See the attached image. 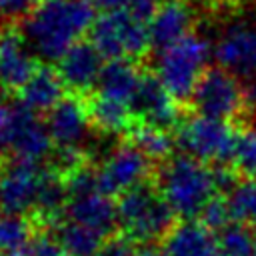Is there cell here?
<instances>
[{
    "instance_id": "cell-30",
    "label": "cell",
    "mask_w": 256,
    "mask_h": 256,
    "mask_svg": "<svg viewBox=\"0 0 256 256\" xmlns=\"http://www.w3.org/2000/svg\"><path fill=\"white\" fill-rule=\"evenodd\" d=\"M200 218H202V224H204L206 228H210V230H220V232H222L226 226H230L228 222L232 220L228 202L222 200V198L210 200V204L202 210Z\"/></svg>"
},
{
    "instance_id": "cell-8",
    "label": "cell",
    "mask_w": 256,
    "mask_h": 256,
    "mask_svg": "<svg viewBox=\"0 0 256 256\" xmlns=\"http://www.w3.org/2000/svg\"><path fill=\"white\" fill-rule=\"evenodd\" d=\"M246 102L244 88L236 80L234 74H230L224 68H208L194 94H192V106L198 112V116L224 120L238 116L242 106Z\"/></svg>"
},
{
    "instance_id": "cell-13",
    "label": "cell",
    "mask_w": 256,
    "mask_h": 256,
    "mask_svg": "<svg viewBox=\"0 0 256 256\" xmlns=\"http://www.w3.org/2000/svg\"><path fill=\"white\" fill-rule=\"evenodd\" d=\"M90 124L92 120L88 104H84L76 96H66L48 112L46 118V128L52 136V142L58 148L70 150H80V146L88 138Z\"/></svg>"
},
{
    "instance_id": "cell-25",
    "label": "cell",
    "mask_w": 256,
    "mask_h": 256,
    "mask_svg": "<svg viewBox=\"0 0 256 256\" xmlns=\"http://www.w3.org/2000/svg\"><path fill=\"white\" fill-rule=\"evenodd\" d=\"M128 132H130V144H134L148 158L162 160L174 148V140L168 134V130H160V128H154L148 124L134 122Z\"/></svg>"
},
{
    "instance_id": "cell-20",
    "label": "cell",
    "mask_w": 256,
    "mask_h": 256,
    "mask_svg": "<svg viewBox=\"0 0 256 256\" xmlns=\"http://www.w3.org/2000/svg\"><path fill=\"white\" fill-rule=\"evenodd\" d=\"M140 78L142 74L130 60H108L96 84V94L128 104L132 108V100L136 96Z\"/></svg>"
},
{
    "instance_id": "cell-7",
    "label": "cell",
    "mask_w": 256,
    "mask_h": 256,
    "mask_svg": "<svg viewBox=\"0 0 256 256\" xmlns=\"http://www.w3.org/2000/svg\"><path fill=\"white\" fill-rule=\"evenodd\" d=\"M238 132L224 120H214L206 116H194L186 120L178 130V146L186 156L200 162H232Z\"/></svg>"
},
{
    "instance_id": "cell-10",
    "label": "cell",
    "mask_w": 256,
    "mask_h": 256,
    "mask_svg": "<svg viewBox=\"0 0 256 256\" xmlns=\"http://www.w3.org/2000/svg\"><path fill=\"white\" fill-rule=\"evenodd\" d=\"M150 168V158L144 152H140L134 144H122L114 148L96 170L98 190L106 196H122L142 186Z\"/></svg>"
},
{
    "instance_id": "cell-29",
    "label": "cell",
    "mask_w": 256,
    "mask_h": 256,
    "mask_svg": "<svg viewBox=\"0 0 256 256\" xmlns=\"http://www.w3.org/2000/svg\"><path fill=\"white\" fill-rule=\"evenodd\" d=\"M64 182H66V190H68V196L70 198L84 196V194H90V192H96L98 190L96 172L90 170V168H86V166H80L78 170H74L68 176H64Z\"/></svg>"
},
{
    "instance_id": "cell-11",
    "label": "cell",
    "mask_w": 256,
    "mask_h": 256,
    "mask_svg": "<svg viewBox=\"0 0 256 256\" xmlns=\"http://www.w3.org/2000/svg\"><path fill=\"white\" fill-rule=\"evenodd\" d=\"M46 170L38 162L12 160L0 172V208L4 214L24 216L36 208Z\"/></svg>"
},
{
    "instance_id": "cell-34",
    "label": "cell",
    "mask_w": 256,
    "mask_h": 256,
    "mask_svg": "<svg viewBox=\"0 0 256 256\" xmlns=\"http://www.w3.org/2000/svg\"><path fill=\"white\" fill-rule=\"evenodd\" d=\"M158 8H160V0H130V4H128L126 10L136 20H140L144 24H150V20L158 12Z\"/></svg>"
},
{
    "instance_id": "cell-17",
    "label": "cell",
    "mask_w": 256,
    "mask_h": 256,
    "mask_svg": "<svg viewBox=\"0 0 256 256\" xmlns=\"http://www.w3.org/2000/svg\"><path fill=\"white\" fill-rule=\"evenodd\" d=\"M66 220L96 230L102 236H108L118 222V212L110 196L96 190L84 196L70 198L66 206Z\"/></svg>"
},
{
    "instance_id": "cell-6",
    "label": "cell",
    "mask_w": 256,
    "mask_h": 256,
    "mask_svg": "<svg viewBox=\"0 0 256 256\" xmlns=\"http://www.w3.org/2000/svg\"><path fill=\"white\" fill-rule=\"evenodd\" d=\"M52 136L26 106L2 104L0 106V148H8L16 160L38 162L52 150Z\"/></svg>"
},
{
    "instance_id": "cell-36",
    "label": "cell",
    "mask_w": 256,
    "mask_h": 256,
    "mask_svg": "<svg viewBox=\"0 0 256 256\" xmlns=\"http://www.w3.org/2000/svg\"><path fill=\"white\" fill-rule=\"evenodd\" d=\"M136 256H166L164 250H156V248H144L140 252H136Z\"/></svg>"
},
{
    "instance_id": "cell-33",
    "label": "cell",
    "mask_w": 256,
    "mask_h": 256,
    "mask_svg": "<svg viewBox=\"0 0 256 256\" xmlns=\"http://www.w3.org/2000/svg\"><path fill=\"white\" fill-rule=\"evenodd\" d=\"M94 256H136V252H134L132 240L124 236V238H110V240H106Z\"/></svg>"
},
{
    "instance_id": "cell-23",
    "label": "cell",
    "mask_w": 256,
    "mask_h": 256,
    "mask_svg": "<svg viewBox=\"0 0 256 256\" xmlns=\"http://www.w3.org/2000/svg\"><path fill=\"white\" fill-rule=\"evenodd\" d=\"M66 198H68V190H66L64 178L56 170L54 172L46 170L34 212L38 214V218L42 222H46V224L54 222L62 216V212H66V206H68Z\"/></svg>"
},
{
    "instance_id": "cell-26",
    "label": "cell",
    "mask_w": 256,
    "mask_h": 256,
    "mask_svg": "<svg viewBox=\"0 0 256 256\" xmlns=\"http://www.w3.org/2000/svg\"><path fill=\"white\" fill-rule=\"evenodd\" d=\"M230 216L236 224L256 226V180L246 178L234 186L226 198Z\"/></svg>"
},
{
    "instance_id": "cell-19",
    "label": "cell",
    "mask_w": 256,
    "mask_h": 256,
    "mask_svg": "<svg viewBox=\"0 0 256 256\" xmlns=\"http://www.w3.org/2000/svg\"><path fill=\"white\" fill-rule=\"evenodd\" d=\"M64 82L58 74V70L50 66H40L32 78L24 84L20 90V104L32 110L34 114L50 112L58 102H62L64 96Z\"/></svg>"
},
{
    "instance_id": "cell-9",
    "label": "cell",
    "mask_w": 256,
    "mask_h": 256,
    "mask_svg": "<svg viewBox=\"0 0 256 256\" xmlns=\"http://www.w3.org/2000/svg\"><path fill=\"white\" fill-rule=\"evenodd\" d=\"M212 54L220 68L236 78H256V14L230 22L218 36Z\"/></svg>"
},
{
    "instance_id": "cell-40",
    "label": "cell",
    "mask_w": 256,
    "mask_h": 256,
    "mask_svg": "<svg viewBox=\"0 0 256 256\" xmlns=\"http://www.w3.org/2000/svg\"><path fill=\"white\" fill-rule=\"evenodd\" d=\"M216 256H218V254H216ZM220 256H224V254H220Z\"/></svg>"
},
{
    "instance_id": "cell-2",
    "label": "cell",
    "mask_w": 256,
    "mask_h": 256,
    "mask_svg": "<svg viewBox=\"0 0 256 256\" xmlns=\"http://www.w3.org/2000/svg\"><path fill=\"white\" fill-rule=\"evenodd\" d=\"M156 188L174 216L186 220L200 216L210 200H214V192L218 190L214 170L186 154L164 162Z\"/></svg>"
},
{
    "instance_id": "cell-24",
    "label": "cell",
    "mask_w": 256,
    "mask_h": 256,
    "mask_svg": "<svg viewBox=\"0 0 256 256\" xmlns=\"http://www.w3.org/2000/svg\"><path fill=\"white\" fill-rule=\"evenodd\" d=\"M32 240V226L24 216H0V256H28Z\"/></svg>"
},
{
    "instance_id": "cell-22",
    "label": "cell",
    "mask_w": 256,
    "mask_h": 256,
    "mask_svg": "<svg viewBox=\"0 0 256 256\" xmlns=\"http://www.w3.org/2000/svg\"><path fill=\"white\" fill-rule=\"evenodd\" d=\"M104 238L106 236H102L100 232L70 220L62 222L56 228V240L66 256H94L100 250V246L106 242Z\"/></svg>"
},
{
    "instance_id": "cell-37",
    "label": "cell",
    "mask_w": 256,
    "mask_h": 256,
    "mask_svg": "<svg viewBox=\"0 0 256 256\" xmlns=\"http://www.w3.org/2000/svg\"><path fill=\"white\" fill-rule=\"evenodd\" d=\"M196 2H200L202 6H210V8H218V6H224V4H228L230 0H196Z\"/></svg>"
},
{
    "instance_id": "cell-18",
    "label": "cell",
    "mask_w": 256,
    "mask_h": 256,
    "mask_svg": "<svg viewBox=\"0 0 256 256\" xmlns=\"http://www.w3.org/2000/svg\"><path fill=\"white\" fill-rule=\"evenodd\" d=\"M216 238L202 222L184 220L164 238L166 256H216Z\"/></svg>"
},
{
    "instance_id": "cell-21",
    "label": "cell",
    "mask_w": 256,
    "mask_h": 256,
    "mask_svg": "<svg viewBox=\"0 0 256 256\" xmlns=\"http://www.w3.org/2000/svg\"><path fill=\"white\" fill-rule=\"evenodd\" d=\"M88 112H90V120L92 124L108 134H116L122 130H130L132 122V108L128 104L104 98L94 94V98L88 102Z\"/></svg>"
},
{
    "instance_id": "cell-12",
    "label": "cell",
    "mask_w": 256,
    "mask_h": 256,
    "mask_svg": "<svg viewBox=\"0 0 256 256\" xmlns=\"http://www.w3.org/2000/svg\"><path fill=\"white\" fill-rule=\"evenodd\" d=\"M132 116L140 124L168 130L178 122V104L154 74H142L132 100Z\"/></svg>"
},
{
    "instance_id": "cell-38",
    "label": "cell",
    "mask_w": 256,
    "mask_h": 256,
    "mask_svg": "<svg viewBox=\"0 0 256 256\" xmlns=\"http://www.w3.org/2000/svg\"><path fill=\"white\" fill-rule=\"evenodd\" d=\"M4 104V86L0 84V106Z\"/></svg>"
},
{
    "instance_id": "cell-39",
    "label": "cell",
    "mask_w": 256,
    "mask_h": 256,
    "mask_svg": "<svg viewBox=\"0 0 256 256\" xmlns=\"http://www.w3.org/2000/svg\"><path fill=\"white\" fill-rule=\"evenodd\" d=\"M250 256H256V248H254V252H252V254H250Z\"/></svg>"
},
{
    "instance_id": "cell-28",
    "label": "cell",
    "mask_w": 256,
    "mask_h": 256,
    "mask_svg": "<svg viewBox=\"0 0 256 256\" xmlns=\"http://www.w3.org/2000/svg\"><path fill=\"white\" fill-rule=\"evenodd\" d=\"M232 162H234L236 170H240L244 176L256 180V130L238 132Z\"/></svg>"
},
{
    "instance_id": "cell-4",
    "label": "cell",
    "mask_w": 256,
    "mask_h": 256,
    "mask_svg": "<svg viewBox=\"0 0 256 256\" xmlns=\"http://www.w3.org/2000/svg\"><path fill=\"white\" fill-rule=\"evenodd\" d=\"M208 56L210 44L202 36L190 34L158 54L156 78L176 102L192 100L202 74L208 70Z\"/></svg>"
},
{
    "instance_id": "cell-14",
    "label": "cell",
    "mask_w": 256,
    "mask_h": 256,
    "mask_svg": "<svg viewBox=\"0 0 256 256\" xmlns=\"http://www.w3.org/2000/svg\"><path fill=\"white\" fill-rule=\"evenodd\" d=\"M36 70V54L28 46L22 30H0V84L4 90L20 92Z\"/></svg>"
},
{
    "instance_id": "cell-5",
    "label": "cell",
    "mask_w": 256,
    "mask_h": 256,
    "mask_svg": "<svg viewBox=\"0 0 256 256\" xmlns=\"http://www.w3.org/2000/svg\"><path fill=\"white\" fill-rule=\"evenodd\" d=\"M90 44L108 60H132L148 52V24L136 20L128 10L102 12L90 28Z\"/></svg>"
},
{
    "instance_id": "cell-15",
    "label": "cell",
    "mask_w": 256,
    "mask_h": 256,
    "mask_svg": "<svg viewBox=\"0 0 256 256\" xmlns=\"http://www.w3.org/2000/svg\"><path fill=\"white\" fill-rule=\"evenodd\" d=\"M102 54L90 42H78L58 62V74L66 88L76 94L92 90L102 74Z\"/></svg>"
},
{
    "instance_id": "cell-31",
    "label": "cell",
    "mask_w": 256,
    "mask_h": 256,
    "mask_svg": "<svg viewBox=\"0 0 256 256\" xmlns=\"http://www.w3.org/2000/svg\"><path fill=\"white\" fill-rule=\"evenodd\" d=\"M40 0H0V18L4 20H16V18H26Z\"/></svg>"
},
{
    "instance_id": "cell-27",
    "label": "cell",
    "mask_w": 256,
    "mask_h": 256,
    "mask_svg": "<svg viewBox=\"0 0 256 256\" xmlns=\"http://www.w3.org/2000/svg\"><path fill=\"white\" fill-rule=\"evenodd\" d=\"M218 248L224 256H250L256 248V240L248 226L230 224L220 232Z\"/></svg>"
},
{
    "instance_id": "cell-3",
    "label": "cell",
    "mask_w": 256,
    "mask_h": 256,
    "mask_svg": "<svg viewBox=\"0 0 256 256\" xmlns=\"http://www.w3.org/2000/svg\"><path fill=\"white\" fill-rule=\"evenodd\" d=\"M118 224L132 242H154L166 238L174 228V212L158 188L142 184L120 196L116 204Z\"/></svg>"
},
{
    "instance_id": "cell-1",
    "label": "cell",
    "mask_w": 256,
    "mask_h": 256,
    "mask_svg": "<svg viewBox=\"0 0 256 256\" xmlns=\"http://www.w3.org/2000/svg\"><path fill=\"white\" fill-rule=\"evenodd\" d=\"M94 20V8L86 0H40L24 18L22 34L36 58L60 62L90 32Z\"/></svg>"
},
{
    "instance_id": "cell-16",
    "label": "cell",
    "mask_w": 256,
    "mask_h": 256,
    "mask_svg": "<svg viewBox=\"0 0 256 256\" xmlns=\"http://www.w3.org/2000/svg\"><path fill=\"white\" fill-rule=\"evenodd\" d=\"M194 22L192 8L184 0H166L160 4L158 12L148 24L150 44L158 52L174 46L176 42L190 36V28Z\"/></svg>"
},
{
    "instance_id": "cell-32",
    "label": "cell",
    "mask_w": 256,
    "mask_h": 256,
    "mask_svg": "<svg viewBox=\"0 0 256 256\" xmlns=\"http://www.w3.org/2000/svg\"><path fill=\"white\" fill-rule=\"evenodd\" d=\"M60 254H62V248H60L56 236L52 238L48 234L34 236L30 250H28V256H60Z\"/></svg>"
},
{
    "instance_id": "cell-35",
    "label": "cell",
    "mask_w": 256,
    "mask_h": 256,
    "mask_svg": "<svg viewBox=\"0 0 256 256\" xmlns=\"http://www.w3.org/2000/svg\"><path fill=\"white\" fill-rule=\"evenodd\" d=\"M92 8H100L102 12H116V10H126L130 0H86Z\"/></svg>"
}]
</instances>
